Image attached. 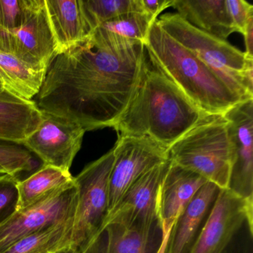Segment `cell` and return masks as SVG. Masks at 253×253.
Listing matches in <instances>:
<instances>
[{"mask_svg":"<svg viewBox=\"0 0 253 253\" xmlns=\"http://www.w3.org/2000/svg\"><path fill=\"white\" fill-rule=\"evenodd\" d=\"M146 57L143 42L98 27L53 58L34 101L40 110L85 131L112 128L130 101Z\"/></svg>","mask_w":253,"mask_h":253,"instance_id":"6da1fadb","label":"cell"},{"mask_svg":"<svg viewBox=\"0 0 253 253\" xmlns=\"http://www.w3.org/2000/svg\"><path fill=\"white\" fill-rule=\"evenodd\" d=\"M207 115L152 63L146 53L137 86L112 128L118 135L149 137L169 149Z\"/></svg>","mask_w":253,"mask_h":253,"instance_id":"7a4b0ae2","label":"cell"},{"mask_svg":"<svg viewBox=\"0 0 253 253\" xmlns=\"http://www.w3.org/2000/svg\"><path fill=\"white\" fill-rule=\"evenodd\" d=\"M145 48L152 63L204 113L223 115L244 102L195 54L164 32L157 20Z\"/></svg>","mask_w":253,"mask_h":253,"instance_id":"3957f363","label":"cell"},{"mask_svg":"<svg viewBox=\"0 0 253 253\" xmlns=\"http://www.w3.org/2000/svg\"><path fill=\"white\" fill-rule=\"evenodd\" d=\"M169 160L220 189L229 187L235 152L227 120L207 115L169 148Z\"/></svg>","mask_w":253,"mask_h":253,"instance_id":"277c9868","label":"cell"},{"mask_svg":"<svg viewBox=\"0 0 253 253\" xmlns=\"http://www.w3.org/2000/svg\"><path fill=\"white\" fill-rule=\"evenodd\" d=\"M170 37L208 66L242 101L253 100V59L217 37L206 33L178 14H165L157 20Z\"/></svg>","mask_w":253,"mask_h":253,"instance_id":"5b68a950","label":"cell"},{"mask_svg":"<svg viewBox=\"0 0 253 253\" xmlns=\"http://www.w3.org/2000/svg\"><path fill=\"white\" fill-rule=\"evenodd\" d=\"M114 151L88 164L75 177L78 201L74 219L72 250L79 253L103 226L109 212V177Z\"/></svg>","mask_w":253,"mask_h":253,"instance_id":"8992f818","label":"cell"},{"mask_svg":"<svg viewBox=\"0 0 253 253\" xmlns=\"http://www.w3.org/2000/svg\"><path fill=\"white\" fill-rule=\"evenodd\" d=\"M0 50L35 69L46 72L56 56V46L45 0H32L27 17L20 27L0 28Z\"/></svg>","mask_w":253,"mask_h":253,"instance_id":"52a82bcc","label":"cell"},{"mask_svg":"<svg viewBox=\"0 0 253 253\" xmlns=\"http://www.w3.org/2000/svg\"><path fill=\"white\" fill-rule=\"evenodd\" d=\"M112 149L114 163L109 177V211L139 177L169 160V149L149 137L118 135Z\"/></svg>","mask_w":253,"mask_h":253,"instance_id":"ba28073f","label":"cell"},{"mask_svg":"<svg viewBox=\"0 0 253 253\" xmlns=\"http://www.w3.org/2000/svg\"><path fill=\"white\" fill-rule=\"evenodd\" d=\"M253 201L220 189L191 253H224L246 225L253 227Z\"/></svg>","mask_w":253,"mask_h":253,"instance_id":"9c48e42d","label":"cell"},{"mask_svg":"<svg viewBox=\"0 0 253 253\" xmlns=\"http://www.w3.org/2000/svg\"><path fill=\"white\" fill-rule=\"evenodd\" d=\"M78 201L76 183L29 208L17 211L0 226V253L38 231L75 217Z\"/></svg>","mask_w":253,"mask_h":253,"instance_id":"30bf717a","label":"cell"},{"mask_svg":"<svg viewBox=\"0 0 253 253\" xmlns=\"http://www.w3.org/2000/svg\"><path fill=\"white\" fill-rule=\"evenodd\" d=\"M41 112L39 126L22 145L38 156L43 165L69 171L81 150L85 129L79 124Z\"/></svg>","mask_w":253,"mask_h":253,"instance_id":"8fae6325","label":"cell"},{"mask_svg":"<svg viewBox=\"0 0 253 253\" xmlns=\"http://www.w3.org/2000/svg\"><path fill=\"white\" fill-rule=\"evenodd\" d=\"M223 115L235 152L229 189L253 201V100L238 103Z\"/></svg>","mask_w":253,"mask_h":253,"instance_id":"7c38bea8","label":"cell"},{"mask_svg":"<svg viewBox=\"0 0 253 253\" xmlns=\"http://www.w3.org/2000/svg\"><path fill=\"white\" fill-rule=\"evenodd\" d=\"M164 238L159 220L132 225L106 223L79 253H158Z\"/></svg>","mask_w":253,"mask_h":253,"instance_id":"4fadbf2b","label":"cell"},{"mask_svg":"<svg viewBox=\"0 0 253 253\" xmlns=\"http://www.w3.org/2000/svg\"><path fill=\"white\" fill-rule=\"evenodd\" d=\"M170 163L168 160L156 166L134 181L109 211L103 226L110 223H151L158 220V189Z\"/></svg>","mask_w":253,"mask_h":253,"instance_id":"5bb4252c","label":"cell"},{"mask_svg":"<svg viewBox=\"0 0 253 253\" xmlns=\"http://www.w3.org/2000/svg\"><path fill=\"white\" fill-rule=\"evenodd\" d=\"M220 189L207 182L179 214L170 229L164 253H191Z\"/></svg>","mask_w":253,"mask_h":253,"instance_id":"9a60e30c","label":"cell"},{"mask_svg":"<svg viewBox=\"0 0 253 253\" xmlns=\"http://www.w3.org/2000/svg\"><path fill=\"white\" fill-rule=\"evenodd\" d=\"M207 182L202 176L170 163L160 184L157 200L158 218L163 228L172 226L197 192Z\"/></svg>","mask_w":253,"mask_h":253,"instance_id":"2e32d148","label":"cell"},{"mask_svg":"<svg viewBox=\"0 0 253 253\" xmlns=\"http://www.w3.org/2000/svg\"><path fill=\"white\" fill-rule=\"evenodd\" d=\"M45 10L56 46V55L91 35L81 0H45Z\"/></svg>","mask_w":253,"mask_h":253,"instance_id":"e0dca14e","label":"cell"},{"mask_svg":"<svg viewBox=\"0 0 253 253\" xmlns=\"http://www.w3.org/2000/svg\"><path fill=\"white\" fill-rule=\"evenodd\" d=\"M42 112L33 100L0 91V141L21 144L39 126Z\"/></svg>","mask_w":253,"mask_h":253,"instance_id":"ac0fdd59","label":"cell"},{"mask_svg":"<svg viewBox=\"0 0 253 253\" xmlns=\"http://www.w3.org/2000/svg\"><path fill=\"white\" fill-rule=\"evenodd\" d=\"M171 7L194 27L220 39L235 32L226 0H173Z\"/></svg>","mask_w":253,"mask_h":253,"instance_id":"d6986e66","label":"cell"},{"mask_svg":"<svg viewBox=\"0 0 253 253\" xmlns=\"http://www.w3.org/2000/svg\"><path fill=\"white\" fill-rule=\"evenodd\" d=\"M75 183L70 171L43 165L24 180H19L18 210L35 205Z\"/></svg>","mask_w":253,"mask_h":253,"instance_id":"ffe728a7","label":"cell"},{"mask_svg":"<svg viewBox=\"0 0 253 253\" xmlns=\"http://www.w3.org/2000/svg\"><path fill=\"white\" fill-rule=\"evenodd\" d=\"M45 71L38 70L0 50V82L5 91L27 100L39 93Z\"/></svg>","mask_w":253,"mask_h":253,"instance_id":"44dd1931","label":"cell"},{"mask_svg":"<svg viewBox=\"0 0 253 253\" xmlns=\"http://www.w3.org/2000/svg\"><path fill=\"white\" fill-rule=\"evenodd\" d=\"M74 219L38 231L14 243L4 253H59L72 248Z\"/></svg>","mask_w":253,"mask_h":253,"instance_id":"7402d4cb","label":"cell"},{"mask_svg":"<svg viewBox=\"0 0 253 253\" xmlns=\"http://www.w3.org/2000/svg\"><path fill=\"white\" fill-rule=\"evenodd\" d=\"M85 21L91 33L102 24L128 11H141L138 0H81Z\"/></svg>","mask_w":253,"mask_h":253,"instance_id":"603a6c76","label":"cell"},{"mask_svg":"<svg viewBox=\"0 0 253 253\" xmlns=\"http://www.w3.org/2000/svg\"><path fill=\"white\" fill-rule=\"evenodd\" d=\"M155 21L142 11H132L121 14L100 27L128 41H137L145 45L149 30Z\"/></svg>","mask_w":253,"mask_h":253,"instance_id":"cb8c5ba5","label":"cell"},{"mask_svg":"<svg viewBox=\"0 0 253 253\" xmlns=\"http://www.w3.org/2000/svg\"><path fill=\"white\" fill-rule=\"evenodd\" d=\"M0 166L7 174L18 177L21 173L36 171L39 164L23 145L0 141Z\"/></svg>","mask_w":253,"mask_h":253,"instance_id":"d4e9b609","label":"cell"},{"mask_svg":"<svg viewBox=\"0 0 253 253\" xmlns=\"http://www.w3.org/2000/svg\"><path fill=\"white\" fill-rule=\"evenodd\" d=\"M19 180L11 174H0V226L18 210Z\"/></svg>","mask_w":253,"mask_h":253,"instance_id":"484cf974","label":"cell"},{"mask_svg":"<svg viewBox=\"0 0 253 253\" xmlns=\"http://www.w3.org/2000/svg\"><path fill=\"white\" fill-rule=\"evenodd\" d=\"M32 0H0V28L13 29L22 26Z\"/></svg>","mask_w":253,"mask_h":253,"instance_id":"4316f807","label":"cell"},{"mask_svg":"<svg viewBox=\"0 0 253 253\" xmlns=\"http://www.w3.org/2000/svg\"><path fill=\"white\" fill-rule=\"evenodd\" d=\"M226 6L235 32L244 35L253 21V5L244 0H226Z\"/></svg>","mask_w":253,"mask_h":253,"instance_id":"83f0119b","label":"cell"},{"mask_svg":"<svg viewBox=\"0 0 253 253\" xmlns=\"http://www.w3.org/2000/svg\"><path fill=\"white\" fill-rule=\"evenodd\" d=\"M173 0H139L142 12L152 20H158V15L169 7L171 6Z\"/></svg>","mask_w":253,"mask_h":253,"instance_id":"f1b7e54d","label":"cell"},{"mask_svg":"<svg viewBox=\"0 0 253 253\" xmlns=\"http://www.w3.org/2000/svg\"><path fill=\"white\" fill-rule=\"evenodd\" d=\"M246 51L244 52L247 58L253 59V21L249 24L244 34Z\"/></svg>","mask_w":253,"mask_h":253,"instance_id":"f546056e","label":"cell"},{"mask_svg":"<svg viewBox=\"0 0 253 253\" xmlns=\"http://www.w3.org/2000/svg\"><path fill=\"white\" fill-rule=\"evenodd\" d=\"M171 226L170 227L164 228V241H163L162 245H161V248H160L159 252L158 253H164V250H165L166 245H167V240L169 238V234L170 229H171Z\"/></svg>","mask_w":253,"mask_h":253,"instance_id":"4dcf8cb0","label":"cell"},{"mask_svg":"<svg viewBox=\"0 0 253 253\" xmlns=\"http://www.w3.org/2000/svg\"><path fill=\"white\" fill-rule=\"evenodd\" d=\"M59 253H77L76 252L74 251L72 249H68V250H63V251L60 252Z\"/></svg>","mask_w":253,"mask_h":253,"instance_id":"1f68e13d","label":"cell"},{"mask_svg":"<svg viewBox=\"0 0 253 253\" xmlns=\"http://www.w3.org/2000/svg\"><path fill=\"white\" fill-rule=\"evenodd\" d=\"M7 174L6 171L0 166V174Z\"/></svg>","mask_w":253,"mask_h":253,"instance_id":"d6a6232c","label":"cell"},{"mask_svg":"<svg viewBox=\"0 0 253 253\" xmlns=\"http://www.w3.org/2000/svg\"><path fill=\"white\" fill-rule=\"evenodd\" d=\"M248 253V250H246L245 253ZM224 253H232V251H231V250H230V251H229V247H228V248L226 249V251L224 252Z\"/></svg>","mask_w":253,"mask_h":253,"instance_id":"836d02e7","label":"cell"},{"mask_svg":"<svg viewBox=\"0 0 253 253\" xmlns=\"http://www.w3.org/2000/svg\"><path fill=\"white\" fill-rule=\"evenodd\" d=\"M1 90H5V89H4L3 87H2V84H1V82H0V91H1Z\"/></svg>","mask_w":253,"mask_h":253,"instance_id":"e575fe53","label":"cell"}]
</instances>
